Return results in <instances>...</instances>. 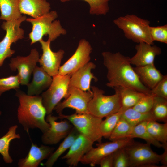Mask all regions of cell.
<instances>
[{
	"label": "cell",
	"mask_w": 167,
	"mask_h": 167,
	"mask_svg": "<svg viewBox=\"0 0 167 167\" xmlns=\"http://www.w3.org/2000/svg\"><path fill=\"white\" fill-rule=\"evenodd\" d=\"M102 55L103 65L107 70V87L113 88L126 87L145 94L151 93V90L140 81L131 66L130 57L119 52L104 51Z\"/></svg>",
	"instance_id": "obj_1"
},
{
	"label": "cell",
	"mask_w": 167,
	"mask_h": 167,
	"mask_svg": "<svg viewBox=\"0 0 167 167\" xmlns=\"http://www.w3.org/2000/svg\"><path fill=\"white\" fill-rule=\"evenodd\" d=\"M19 89H15L19 102L17 113L18 122L28 133L31 129L38 128L43 133L46 131L50 125L45 118L46 111L41 96L28 95Z\"/></svg>",
	"instance_id": "obj_2"
},
{
	"label": "cell",
	"mask_w": 167,
	"mask_h": 167,
	"mask_svg": "<svg viewBox=\"0 0 167 167\" xmlns=\"http://www.w3.org/2000/svg\"><path fill=\"white\" fill-rule=\"evenodd\" d=\"M58 17L55 11H51L38 18H27L26 20L32 25L29 34L31 45L40 41L45 35H48L51 41H54L61 35H65L66 31L61 26L59 20H55Z\"/></svg>",
	"instance_id": "obj_3"
},
{
	"label": "cell",
	"mask_w": 167,
	"mask_h": 167,
	"mask_svg": "<svg viewBox=\"0 0 167 167\" xmlns=\"http://www.w3.org/2000/svg\"><path fill=\"white\" fill-rule=\"evenodd\" d=\"M113 22L127 39L137 43L154 45L150 35L149 21L132 14L120 16Z\"/></svg>",
	"instance_id": "obj_4"
},
{
	"label": "cell",
	"mask_w": 167,
	"mask_h": 167,
	"mask_svg": "<svg viewBox=\"0 0 167 167\" xmlns=\"http://www.w3.org/2000/svg\"><path fill=\"white\" fill-rule=\"evenodd\" d=\"M91 88L93 96L88 104V113L102 119L120 109L122 105L119 95L117 92L115 91L113 95L107 96L104 95V90L96 86H91Z\"/></svg>",
	"instance_id": "obj_5"
},
{
	"label": "cell",
	"mask_w": 167,
	"mask_h": 167,
	"mask_svg": "<svg viewBox=\"0 0 167 167\" xmlns=\"http://www.w3.org/2000/svg\"><path fill=\"white\" fill-rule=\"evenodd\" d=\"M58 119L68 120L79 132L94 142H101L102 136L100 131V124L102 119L96 117L89 113H75L66 115L59 114Z\"/></svg>",
	"instance_id": "obj_6"
},
{
	"label": "cell",
	"mask_w": 167,
	"mask_h": 167,
	"mask_svg": "<svg viewBox=\"0 0 167 167\" xmlns=\"http://www.w3.org/2000/svg\"><path fill=\"white\" fill-rule=\"evenodd\" d=\"M151 145L133 142L125 147L130 167H156L161 159L159 155L151 149Z\"/></svg>",
	"instance_id": "obj_7"
},
{
	"label": "cell",
	"mask_w": 167,
	"mask_h": 167,
	"mask_svg": "<svg viewBox=\"0 0 167 167\" xmlns=\"http://www.w3.org/2000/svg\"><path fill=\"white\" fill-rule=\"evenodd\" d=\"M71 75L58 74L52 77L51 84L41 96L47 115L51 114L56 105L67 93Z\"/></svg>",
	"instance_id": "obj_8"
},
{
	"label": "cell",
	"mask_w": 167,
	"mask_h": 167,
	"mask_svg": "<svg viewBox=\"0 0 167 167\" xmlns=\"http://www.w3.org/2000/svg\"><path fill=\"white\" fill-rule=\"evenodd\" d=\"M27 18L24 15L17 19L3 22L1 27L6 31V34L0 42V67L6 58L15 53V51L11 49L12 44L24 38V31L20 28V25Z\"/></svg>",
	"instance_id": "obj_9"
},
{
	"label": "cell",
	"mask_w": 167,
	"mask_h": 167,
	"mask_svg": "<svg viewBox=\"0 0 167 167\" xmlns=\"http://www.w3.org/2000/svg\"><path fill=\"white\" fill-rule=\"evenodd\" d=\"M92 96V90L84 91L76 88L69 87L64 100L59 102L55 107L54 110L58 115L62 113L63 110L66 108L74 109L77 113H88V106Z\"/></svg>",
	"instance_id": "obj_10"
},
{
	"label": "cell",
	"mask_w": 167,
	"mask_h": 167,
	"mask_svg": "<svg viewBox=\"0 0 167 167\" xmlns=\"http://www.w3.org/2000/svg\"><path fill=\"white\" fill-rule=\"evenodd\" d=\"M111 141L96 144L97 147L91 149L82 157L80 162L94 167L99 164L100 161L104 157L134 142L133 139L130 138Z\"/></svg>",
	"instance_id": "obj_11"
},
{
	"label": "cell",
	"mask_w": 167,
	"mask_h": 167,
	"mask_svg": "<svg viewBox=\"0 0 167 167\" xmlns=\"http://www.w3.org/2000/svg\"><path fill=\"white\" fill-rule=\"evenodd\" d=\"M39 59V53L36 48L32 49L30 54L27 56H18L11 59L9 66L12 71H18L17 75L20 84L27 86L29 84Z\"/></svg>",
	"instance_id": "obj_12"
},
{
	"label": "cell",
	"mask_w": 167,
	"mask_h": 167,
	"mask_svg": "<svg viewBox=\"0 0 167 167\" xmlns=\"http://www.w3.org/2000/svg\"><path fill=\"white\" fill-rule=\"evenodd\" d=\"M92 49L88 41L84 39L81 40L73 54L60 66L58 74L71 75L89 62Z\"/></svg>",
	"instance_id": "obj_13"
},
{
	"label": "cell",
	"mask_w": 167,
	"mask_h": 167,
	"mask_svg": "<svg viewBox=\"0 0 167 167\" xmlns=\"http://www.w3.org/2000/svg\"><path fill=\"white\" fill-rule=\"evenodd\" d=\"M58 117L51 114L47 115L46 121L50 126L48 130L43 133L41 137L42 143L46 145L56 144L65 138L70 132L73 126L68 120L58 122Z\"/></svg>",
	"instance_id": "obj_14"
},
{
	"label": "cell",
	"mask_w": 167,
	"mask_h": 167,
	"mask_svg": "<svg viewBox=\"0 0 167 167\" xmlns=\"http://www.w3.org/2000/svg\"><path fill=\"white\" fill-rule=\"evenodd\" d=\"M39 42L43 53L38 62L43 70L53 77L58 74L64 51L60 49L56 52H53L50 48L51 41L49 39L46 41L42 39Z\"/></svg>",
	"instance_id": "obj_15"
},
{
	"label": "cell",
	"mask_w": 167,
	"mask_h": 167,
	"mask_svg": "<svg viewBox=\"0 0 167 167\" xmlns=\"http://www.w3.org/2000/svg\"><path fill=\"white\" fill-rule=\"evenodd\" d=\"M94 142L79 133L69 148L67 153L62 157L70 167H76L84 156L93 147Z\"/></svg>",
	"instance_id": "obj_16"
},
{
	"label": "cell",
	"mask_w": 167,
	"mask_h": 167,
	"mask_svg": "<svg viewBox=\"0 0 167 167\" xmlns=\"http://www.w3.org/2000/svg\"><path fill=\"white\" fill-rule=\"evenodd\" d=\"M135 54L130 60L131 65L141 66L154 64L156 56L161 53V49L156 45L145 42L138 43L135 46Z\"/></svg>",
	"instance_id": "obj_17"
},
{
	"label": "cell",
	"mask_w": 167,
	"mask_h": 167,
	"mask_svg": "<svg viewBox=\"0 0 167 167\" xmlns=\"http://www.w3.org/2000/svg\"><path fill=\"white\" fill-rule=\"evenodd\" d=\"M54 149V148L46 145L38 146L36 144L32 143L28 155L25 158L19 159L18 166L19 167H37L42 161L49 157Z\"/></svg>",
	"instance_id": "obj_18"
},
{
	"label": "cell",
	"mask_w": 167,
	"mask_h": 167,
	"mask_svg": "<svg viewBox=\"0 0 167 167\" xmlns=\"http://www.w3.org/2000/svg\"><path fill=\"white\" fill-rule=\"evenodd\" d=\"M93 62H89L71 75L69 87L79 89L84 91H91V83L92 79L97 81V78L91 71L96 67Z\"/></svg>",
	"instance_id": "obj_19"
},
{
	"label": "cell",
	"mask_w": 167,
	"mask_h": 167,
	"mask_svg": "<svg viewBox=\"0 0 167 167\" xmlns=\"http://www.w3.org/2000/svg\"><path fill=\"white\" fill-rule=\"evenodd\" d=\"M32 74V80L27 85V94L30 96L39 95L43 91L49 87L52 82V77L41 67H39L37 65Z\"/></svg>",
	"instance_id": "obj_20"
},
{
	"label": "cell",
	"mask_w": 167,
	"mask_h": 167,
	"mask_svg": "<svg viewBox=\"0 0 167 167\" xmlns=\"http://www.w3.org/2000/svg\"><path fill=\"white\" fill-rule=\"evenodd\" d=\"M134 69L141 82L150 90L164 76L154 64L135 66Z\"/></svg>",
	"instance_id": "obj_21"
},
{
	"label": "cell",
	"mask_w": 167,
	"mask_h": 167,
	"mask_svg": "<svg viewBox=\"0 0 167 167\" xmlns=\"http://www.w3.org/2000/svg\"><path fill=\"white\" fill-rule=\"evenodd\" d=\"M19 9L21 14L35 18L49 12L50 7L46 0H19Z\"/></svg>",
	"instance_id": "obj_22"
},
{
	"label": "cell",
	"mask_w": 167,
	"mask_h": 167,
	"mask_svg": "<svg viewBox=\"0 0 167 167\" xmlns=\"http://www.w3.org/2000/svg\"><path fill=\"white\" fill-rule=\"evenodd\" d=\"M113 89L119 95L122 107L125 108L133 107L141 98L148 94L126 87H118Z\"/></svg>",
	"instance_id": "obj_23"
},
{
	"label": "cell",
	"mask_w": 167,
	"mask_h": 167,
	"mask_svg": "<svg viewBox=\"0 0 167 167\" xmlns=\"http://www.w3.org/2000/svg\"><path fill=\"white\" fill-rule=\"evenodd\" d=\"M80 133L73 126L71 130L64 138L57 149L52 153L43 165L47 167H52L59 157L69 149L75 138Z\"/></svg>",
	"instance_id": "obj_24"
},
{
	"label": "cell",
	"mask_w": 167,
	"mask_h": 167,
	"mask_svg": "<svg viewBox=\"0 0 167 167\" xmlns=\"http://www.w3.org/2000/svg\"><path fill=\"white\" fill-rule=\"evenodd\" d=\"M19 0H0V19L14 20L22 16L19 9Z\"/></svg>",
	"instance_id": "obj_25"
},
{
	"label": "cell",
	"mask_w": 167,
	"mask_h": 167,
	"mask_svg": "<svg viewBox=\"0 0 167 167\" xmlns=\"http://www.w3.org/2000/svg\"><path fill=\"white\" fill-rule=\"evenodd\" d=\"M17 128V125L11 126L7 132L0 138V154L6 163H11L13 161L9 152L11 142L13 139L20 138V135L16 133Z\"/></svg>",
	"instance_id": "obj_26"
},
{
	"label": "cell",
	"mask_w": 167,
	"mask_h": 167,
	"mask_svg": "<svg viewBox=\"0 0 167 167\" xmlns=\"http://www.w3.org/2000/svg\"><path fill=\"white\" fill-rule=\"evenodd\" d=\"M148 121L143 122L134 126L129 138H141L150 145L159 148L162 147V144L156 140L148 131L147 125Z\"/></svg>",
	"instance_id": "obj_27"
},
{
	"label": "cell",
	"mask_w": 167,
	"mask_h": 167,
	"mask_svg": "<svg viewBox=\"0 0 167 167\" xmlns=\"http://www.w3.org/2000/svg\"><path fill=\"white\" fill-rule=\"evenodd\" d=\"M121 117L133 126L144 121L155 120L151 111L143 113L138 112L132 108L125 109Z\"/></svg>",
	"instance_id": "obj_28"
},
{
	"label": "cell",
	"mask_w": 167,
	"mask_h": 167,
	"mask_svg": "<svg viewBox=\"0 0 167 167\" xmlns=\"http://www.w3.org/2000/svg\"><path fill=\"white\" fill-rule=\"evenodd\" d=\"M125 109L122 107L118 112L107 116L104 120L102 121L99 130L102 137L109 138Z\"/></svg>",
	"instance_id": "obj_29"
},
{
	"label": "cell",
	"mask_w": 167,
	"mask_h": 167,
	"mask_svg": "<svg viewBox=\"0 0 167 167\" xmlns=\"http://www.w3.org/2000/svg\"><path fill=\"white\" fill-rule=\"evenodd\" d=\"M147 127L151 135L162 144L167 143V123L161 124L156 120L148 121Z\"/></svg>",
	"instance_id": "obj_30"
},
{
	"label": "cell",
	"mask_w": 167,
	"mask_h": 167,
	"mask_svg": "<svg viewBox=\"0 0 167 167\" xmlns=\"http://www.w3.org/2000/svg\"><path fill=\"white\" fill-rule=\"evenodd\" d=\"M133 127L121 117L108 139L114 141L129 138Z\"/></svg>",
	"instance_id": "obj_31"
},
{
	"label": "cell",
	"mask_w": 167,
	"mask_h": 167,
	"mask_svg": "<svg viewBox=\"0 0 167 167\" xmlns=\"http://www.w3.org/2000/svg\"><path fill=\"white\" fill-rule=\"evenodd\" d=\"M151 111L155 120L167 123V99L155 96Z\"/></svg>",
	"instance_id": "obj_32"
},
{
	"label": "cell",
	"mask_w": 167,
	"mask_h": 167,
	"mask_svg": "<svg viewBox=\"0 0 167 167\" xmlns=\"http://www.w3.org/2000/svg\"><path fill=\"white\" fill-rule=\"evenodd\" d=\"M71 0H61L65 2ZM87 2L89 5L90 13L97 15H105L109 12V7L108 2L111 0H82Z\"/></svg>",
	"instance_id": "obj_33"
},
{
	"label": "cell",
	"mask_w": 167,
	"mask_h": 167,
	"mask_svg": "<svg viewBox=\"0 0 167 167\" xmlns=\"http://www.w3.org/2000/svg\"><path fill=\"white\" fill-rule=\"evenodd\" d=\"M154 96L155 95L152 93L146 94L132 108L141 113L150 112L153 106Z\"/></svg>",
	"instance_id": "obj_34"
},
{
	"label": "cell",
	"mask_w": 167,
	"mask_h": 167,
	"mask_svg": "<svg viewBox=\"0 0 167 167\" xmlns=\"http://www.w3.org/2000/svg\"><path fill=\"white\" fill-rule=\"evenodd\" d=\"M20 84L17 75L0 78V96L3 93L11 89L19 88Z\"/></svg>",
	"instance_id": "obj_35"
},
{
	"label": "cell",
	"mask_w": 167,
	"mask_h": 167,
	"mask_svg": "<svg viewBox=\"0 0 167 167\" xmlns=\"http://www.w3.org/2000/svg\"><path fill=\"white\" fill-rule=\"evenodd\" d=\"M150 33L152 41L167 44V25L150 27Z\"/></svg>",
	"instance_id": "obj_36"
},
{
	"label": "cell",
	"mask_w": 167,
	"mask_h": 167,
	"mask_svg": "<svg viewBox=\"0 0 167 167\" xmlns=\"http://www.w3.org/2000/svg\"><path fill=\"white\" fill-rule=\"evenodd\" d=\"M128 157L125 147L114 152L113 167H129Z\"/></svg>",
	"instance_id": "obj_37"
},
{
	"label": "cell",
	"mask_w": 167,
	"mask_h": 167,
	"mask_svg": "<svg viewBox=\"0 0 167 167\" xmlns=\"http://www.w3.org/2000/svg\"><path fill=\"white\" fill-rule=\"evenodd\" d=\"M151 93L167 99V75H164L162 79L151 90Z\"/></svg>",
	"instance_id": "obj_38"
},
{
	"label": "cell",
	"mask_w": 167,
	"mask_h": 167,
	"mask_svg": "<svg viewBox=\"0 0 167 167\" xmlns=\"http://www.w3.org/2000/svg\"><path fill=\"white\" fill-rule=\"evenodd\" d=\"M114 152L103 157L99 165L101 167H113Z\"/></svg>",
	"instance_id": "obj_39"
},
{
	"label": "cell",
	"mask_w": 167,
	"mask_h": 167,
	"mask_svg": "<svg viewBox=\"0 0 167 167\" xmlns=\"http://www.w3.org/2000/svg\"><path fill=\"white\" fill-rule=\"evenodd\" d=\"M162 147L164 148V151L161 154V159L160 162L163 165V167L167 166V143L162 144Z\"/></svg>",
	"instance_id": "obj_40"
},
{
	"label": "cell",
	"mask_w": 167,
	"mask_h": 167,
	"mask_svg": "<svg viewBox=\"0 0 167 167\" xmlns=\"http://www.w3.org/2000/svg\"><path fill=\"white\" fill-rule=\"evenodd\" d=\"M1 113H2V112H1V111H0V115H1Z\"/></svg>",
	"instance_id": "obj_41"
}]
</instances>
